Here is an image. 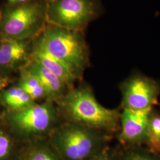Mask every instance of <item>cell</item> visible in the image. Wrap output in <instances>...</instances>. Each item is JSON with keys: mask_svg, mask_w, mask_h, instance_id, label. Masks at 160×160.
Instances as JSON below:
<instances>
[{"mask_svg": "<svg viewBox=\"0 0 160 160\" xmlns=\"http://www.w3.org/2000/svg\"><path fill=\"white\" fill-rule=\"evenodd\" d=\"M122 93L120 109L145 110L158 104L160 82L138 70L123 80L119 86Z\"/></svg>", "mask_w": 160, "mask_h": 160, "instance_id": "cell-7", "label": "cell"}, {"mask_svg": "<svg viewBox=\"0 0 160 160\" xmlns=\"http://www.w3.org/2000/svg\"><path fill=\"white\" fill-rule=\"evenodd\" d=\"M55 102L59 114H62L67 122L112 136L120 130V108L109 109L103 107L88 86L70 89Z\"/></svg>", "mask_w": 160, "mask_h": 160, "instance_id": "cell-1", "label": "cell"}, {"mask_svg": "<svg viewBox=\"0 0 160 160\" xmlns=\"http://www.w3.org/2000/svg\"><path fill=\"white\" fill-rule=\"evenodd\" d=\"M59 112L54 102L43 103L18 111H8L6 121L16 137L25 145L45 139L56 127Z\"/></svg>", "mask_w": 160, "mask_h": 160, "instance_id": "cell-5", "label": "cell"}, {"mask_svg": "<svg viewBox=\"0 0 160 160\" xmlns=\"http://www.w3.org/2000/svg\"><path fill=\"white\" fill-rule=\"evenodd\" d=\"M48 137L49 142L63 160H86L107 145L112 136L67 122L56 126Z\"/></svg>", "mask_w": 160, "mask_h": 160, "instance_id": "cell-3", "label": "cell"}, {"mask_svg": "<svg viewBox=\"0 0 160 160\" xmlns=\"http://www.w3.org/2000/svg\"><path fill=\"white\" fill-rule=\"evenodd\" d=\"M26 68L40 81L46 90L47 100L55 102L67 92L68 87L56 75L33 59Z\"/></svg>", "mask_w": 160, "mask_h": 160, "instance_id": "cell-11", "label": "cell"}, {"mask_svg": "<svg viewBox=\"0 0 160 160\" xmlns=\"http://www.w3.org/2000/svg\"><path fill=\"white\" fill-rule=\"evenodd\" d=\"M1 12L0 10V20H1Z\"/></svg>", "mask_w": 160, "mask_h": 160, "instance_id": "cell-22", "label": "cell"}, {"mask_svg": "<svg viewBox=\"0 0 160 160\" xmlns=\"http://www.w3.org/2000/svg\"><path fill=\"white\" fill-rule=\"evenodd\" d=\"M119 149L110 147L108 144L86 160H118Z\"/></svg>", "mask_w": 160, "mask_h": 160, "instance_id": "cell-18", "label": "cell"}, {"mask_svg": "<svg viewBox=\"0 0 160 160\" xmlns=\"http://www.w3.org/2000/svg\"><path fill=\"white\" fill-rule=\"evenodd\" d=\"M47 9L45 0H29L17 6L8 4L1 12L0 38L33 40L48 24Z\"/></svg>", "mask_w": 160, "mask_h": 160, "instance_id": "cell-4", "label": "cell"}, {"mask_svg": "<svg viewBox=\"0 0 160 160\" xmlns=\"http://www.w3.org/2000/svg\"><path fill=\"white\" fill-rule=\"evenodd\" d=\"M118 160H160V157L151 152L143 147H120Z\"/></svg>", "mask_w": 160, "mask_h": 160, "instance_id": "cell-17", "label": "cell"}, {"mask_svg": "<svg viewBox=\"0 0 160 160\" xmlns=\"http://www.w3.org/2000/svg\"><path fill=\"white\" fill-rule=\"evenodd\" d=\"M153 109L139 111L120 109V130L116 134L120 147H143Z\"/></svg>", "mask_w": 160, "mask_h": 160, "instance_id": "cell-8", "label": "cell"}, {"mask_svg": "<svg viewBox=\"0 0 160 160\" xmlns=\"http://www.w3.org/2000/svg\"><path fill=\"white\" fill-rule=\"evenodd\" d=\"M103 12L101 0H54L48 2L47 22L65 29L84 32Z\"/></svg>", "mask_w": 160, "mask_h": 160, "instance_id": "cell-6", "label": "cell"}, {"mask_svg": "<svg viewBox=\"0 0 160 160\" xmlns=\"http://www.w3.org/2000/svg\"><path fill=\"white\" fill-rule=\"evenodd\" d=\"M34 42L66 64L80 78L90 64V52L84 32L48 24Z\"/></svg>", "mask_w": 160, "mask_h": 160, "instance_id": "cell-2", "label": "cell"}, {"mask_svg": "<svg viewBox=\"0 0 160 160\" xmlns=\"http://www.w3.org/2000/svg\"><path fill=\"white\" fill-rule=\"evenodd\" d=\"M23 147L19 148L11 136L0 129V160H19Z\"/></svg>", "mask_w": 160, "mask_h": 160, "instance_id": "cell-16", "label": "cell"}, {"mask_svg": "<svg viewBox=\"0 0 160 160\" xmlns=\"http://www.w3.org/2000/svg\"><path fill=\"white\" fill-rule=\"evenodd\" d=\"M19 160H63L49 141L42 139L26 144Z\"/></svg>", "mask_w": 160, "mask_h": 160, "instance_id": "cell-13", "label": "cell"}, {"mask_svg": "<svg viewBox=\"0 0 160 160\" xmlns=\"http://www.w3.org/2000/svg\"><path fill=\"white\" fill-rule=\"evenodd\" d=\"M144 147L160 157V114L153 109L149 122Z\"/></svg>", "mask_w": 160, "mask_h": 160, "instance_id": "cell-15", "label": "cell"}, {"mask_svg": "<svg viewBox=\"0 0 160 160\" xmlns=\"http://www.w3.org/2000/svg\"><path fill=\"white\" fill-rule=\"evenodd\" d=\"M0 102L8 111H18L27 108L36 102L18 86L5 88L0 92Z\"/></svg>", "mask_w": 160, "mask_h": 160, "instance_id": "cell-12", "label": "cell"}, {"mask_svg": "<svg viewBox=\"0 0 160 160\" xmlns=\"http://www.w3.org/2000/svg\"><path fill=\"white\" fill-rule=\"evenodd\" d=\"M10 82V80L8 77L2 76L0 77V92L7 87Z\"/></svg>", "mask_w": 160, "mask_h": 160, "instance_id": "cell-19", "label": "cell"}, {"mask_svg": "<svg viewBox=\"0 0 160 160\" xmlns=\"http://www.w3.org/2000/svg\"><path fill=\"white\" fill-rule=\"evenodd\" d=\"M20 77L17 86L21 87L34 100L45 98L47 100V94L40 81L26 67L20 71Z\"/></svg>", "mask_w": 160, "mask_h": 160, "instance_id": "cell-14", "label": "cell"}, {"mask_svg": "<svg viewBox=\"0 0 160 160\" xmlns=\"http://www.w3.org/2000/svg\"><path fill=\"white\" fill-rule=\"evenodd\" d=\"M45 1H46V2H52V1H53L54 0H45Z\"/></svg>", "mask_w": 160, "mask_h": 160, "instance_id": "cell-21", "label": "cell"}, {"mask_svg": "<svg viewBox=\"0 0 160 160\" xmlns=\"http://www.w3.org/2000/svg\"><path fill=\"white\" fill-rule=\"evenodd\" d=\"M33 40L0 38V70L20 71L32 61Z\"/></svg>", "mask_w": 160, "mask_h": 160, "instance_id": "cell-9", "label": "cell"}, {"mask_svg": "<svg viewBox=\"0 0 160 160\" xmlns=\"http://www.w3.org/2000/svg\"><path fill=\"white\" fill-rule=\"evenodd\" d=\"M159 105H160V104H159Z\"/></svg>", "mask_w": 160, "mask_h": 160, "instance_id": "cell-23", "label": "cell"}, {"mask_svg": "<svg viewBox=\"0 0 160 160\" xmlns=\"http://www.w3.org/2000/svg\"><path fill=\"white\" fill-rule=\"evenodd\" d=\"M32 59L51 71L61 80L68 88L78 79L68 67L57 58L52 56L33 40Z\"/></svg>", "mask_w": 160, "mask_h": 160, "instance_id": "cell-10", "label": "cell"}, {"mask_svg": "<svg viewBox=\"0 0 160 160\" xmlns=\"http://www.w3.org/2000/svg\"><path fill=\"white\" fill-rule=\"evenodd\" d=\"M8 2V4L12 5V6H17V5H20L22 4L29 0H7Z\"/></svg>", "mask_w": 160, "mask_h": 160, "instance_id": "cell-20", "label": "cell"}]
</instances>
